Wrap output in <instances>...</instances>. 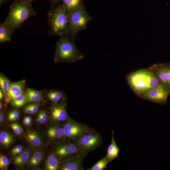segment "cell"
<instances>
[{
  "label": "cell",
  "instance_id": "cell-11",
  "mask_svg": "<svg viewBox=\"0 0 170 170\" xmlns=\"http://www.w3.org/2000/svg\"><path fill=\"white\" fill-rule=\"evenodd\" d=\"M149 68L160 82L168 83L170 86V62L156 63Z\"/></svg>",
  "mask_w": 170,
  "mask_h": 170
},
{
  "label": "cell",
  "instance_id": "cell-30",
  "mask_svg": "<svg viewBox=\"0 0 170 170\" xmlns=\"http://www.w3.org/2000/svg\"><path fill=\"white\" fill-rule=\"evenodd\" d=\"M27 93L35 95L42 94V92L41 91H38L36 90L28 88L26 91Z\"/></svg>",
  "mask_w": 170,
  "mask_h": 170
},
{
  "label": "cell",
  "instance_id": "cell-3",
  "mask_svg": "<svg viewBox=\"0 0 170 170\" xmlns=\"http://www.w3.org/2000/svg\"><path fill=\"white\" fill-rule=\"evenodd\" d=\"M84 58V56L68 35L62 36L56 45L54 61L56 63H73Z\"/></svg>",
  "mask_w": 170,
  "mask_h": 170
},
{
  "label": "cell",
  "instance_id": "cell-40",
  "mask_svg": "<svg viewBox=\"0 0 170 170\" xmlns=\"http://www.w3.org/2000/svg\"><path fill=\"white\" fill-rule=\"evenodd\" d=\"M16 125L19 131L20 135H22L23 132V129L22 127L16 122Z\"/></svg>",
  "mask_w": 170,
  "mask_h": 170
},
{
  "label": "cell",
  "instance_id": "cell-15",
  "mask_svg": "<svg viewBox=\"0 0 170 170\" xmlns=\"http://www.w3.org/2000/svg\"><path fill=\"white\" fill-rule=\"evenodd\" d=\"M36 149L29 147L24 151L20 155L13 156L12 158L13 164L19 169H22L27 164L29 160L34 151Z\"/></svg>",
  "mask_w": 170,
  "mask_h": 170
},
{
  "label": "cell",
  "instance_id": "cell-7",
  "mask_svg": "<svg viewBox=\"0 0 170 170\" xmlns=\"http://www.w3.org/2000/svg\"><path fill=\"white\" fill-rule=\"evenodd\" d=\"M52 152L61 162L78 156H86L73 141L67 139L54 142Z\"/></svg>",
  "mask_w": 170,
  "mask_h": 170
},
{
  "label": "cell",
  "instance_id": "cell-27",
  "mask_svg": "<svg viewBox=\"0 0 170 170\" xmlns=\"http://www.w3.org/2000/svg\"><path fill=\"white\" fill-rule=\"evenodd\" d=\"M10 164L8 158L5 156L0 154V168L1 170H7Z\"/></svg>",
  "mask_w": 170,
  "mask_h": 170
},
{
  "label": "cell",
  "instance_id": "cell-24",
  "mask_svg": "<svg viewBox=\"0 0 170 170\" xmlns=\"http://www.w3.org/2000/svg\"><path fill=\"white\" fill-rule=\"evenodd\" d=\"M62 4L68 13L84 4L83 0H62Z\"/></svg>",
  "mask_w": 170,
  "mask_h": 170
},
{
  "label": "cell",
  "instance_id": "cell-5",
  "mask_svg": "<svg viewBox=\"0 0 170 170\" xmlns=\"http://www.w3.org/2000/svg\"><path fill=\"white\" fill-rule=\"evenodd\" d=\"M68 36L73 40L80 31L84 29L92 19L87 11L84 4L68 14Z\"/></svg>",
  "mask_w": 170,
  "mask_h": 170
},
{
  "label": "cell",
  "instance_id": "cell-13",
  "mask_svg": "<svg viewBox=\"0 0 170 170\" xmlns=\"http://www.w3.org/2000/svg\"><path fill=\"white\" fill-rule=\"evenodd\" d=\"M85 156H78L61 161L59 170H82L83 161Z\"/></svg>",
  "mask_w": 170,
  "mask_h": 170
},
{
  "label": "cell",
  "instance_id": "cell-23",
  "mask_svg": "<svg viewBox=\"0 0 170 170\" xmlns=\"http://www.w3.org/2000/svg\"><path fill=\"white\" fill-rule=\"evenodd\" d=\"M47 98L52 102H58L63 100H65V93L61 91L52 90L46 93Z\"/></svg>",
  "mask_w": 170,
  "mask_h": 170
},
{
  "label": "cell",
  "instance_id": "cell-19",
  "mask_svg": "<svg viewBox=\"0 0 170 170\" xmlns=\"http://www.w3.org/2000/svg\"><path fill=\"white\" fill-rule=\"evenodd\" d=\"M61 161L52 152L49 154L44 163L45 169L47 170H59Z\"/></svg>",
  "mask_w": 170,
  "mask_h": 170
},
{
  "label": "cell",
  "instance_id": "cell-17",
  "mask_svg": "<svg viewBox=\"0 0 170 170\" xmlns=\"http://www.w3.org/2000/svg\"><path fill=\"white\" fill-rule=\"evenodd\" d=\"M111 142L107 148L106 156L109 162L118 157L120 150V149L117 145L115 140L113 130L111 131Z\"/></svg>",
  "mask_w": 170,
  "mask_h": 170
},
{
  "label": "cell",
  "instance_id": "cell-21",
  "mask_svg": "<svg viewBox=\"0 0 170 170\" xmlns=\"http://www.w3.org/2000/svg\"><path fill=\"white\" fill-rule=\"evenodd\" d=\"M45 152L42 150H38L34 152L31 156L27 163L30 167H35L39 165L43 159Z\"/></svg>",
  "mask_w": 170,
  "mask_h": 170
},
{
  "label": "cell",
  "instance_id": "cell-1",
  "mask_svg": "<svg viewBox=\"0 0 170 170\" xmlns=\"http://www.w3.org/2000/svg\"><path fill=\"white\" fill-rule=\"evenodd\" d=\"M126 78L130 88L137 96L160 82L149 67L131 72L127 75Z\"/></svg>",
  "mask_w": 170,
  "mask_h": 170
},
{
  "label": "cell",
  "instance_id": "cell-38",
  "mask_svg": "<svg viewBox=\"0 0 170 170\" xmlns=\"http://www.w3.org/2000/svg\"><path fill=\"white\" fill-rule=\"evenodd\" d=\"M24 150L23 148L20 149L12 153L11 154L13 156H18L21 154Z\"/></svg>",
  "mask_w": 170,
  "mask_h": 170
},
{
  "label": "cell",
  "instance_id": "cell-36",
  "mask_svg": "<svg viewBox=\"0 0 170 170\" xmlns=\"http://www.w3.org/2000/svg\"><path fill=\"white\" fill-rule=\"evenodd\" d=\"M23 148V147L22 145H17L14 147H13L10 151V153L11 154L13 152L16 151Z\"/></svg>",
  "mask_w": 170,
  "mask_h": 170
},
{
  "label": "cell",
  "instance_id": "cell-35",
  "mask_svg": "<svg viewBox=\"0 0 170 170\" xmlns=\"http://www.w3.org/2000/svg\"><path fill=\"white\" fill-rule=\"evenodd\" d=\"M36 121L40 124H44L47 121L42 117L39 114L38 115L37 117Z\"/></svg>",
  "mask_w": 170,
  "mask_h": 170
},
{
  "label": "cell",
  "instance_id": "cell-29",
  "mask_svg": "<svg viewBox=\"0 0 170 170\" xmlns=\"http://www.w3.org/2000/svg\"><path fill=\"white\" fill-rule=\"evenodd\" d=\"M32 110L34 113H37L39 109V105L37 102H34L28 105Z\"/></svg>",
  "mask_w": 170,
  "mask_h": 170
},
{
  "label": "cell",
  "instance_id": "cell-47",
  "mask_svg": "<svg viewBox=\"0 0 170 170\" xmlns=\"http://www.w3.org/2000/svg\"><path fill=\"white\" fill-rule=\"evenodd\" d=\"M26 117L28 119L32 118V116L30 115H28L27 116H26Z\"/></svg>",
  "mask_w": 170,
  "mask_h": 170
},
{
  "label": "cell",
  "instance_id": "cell-28",
  "mask_svg": "<svg viewBox=\"0 0 170 170\" xmlns=\"http://www.w3.org/2000/svg\"><path fill=\"white\" fill-rule=\"evenodd\" d=\"M29 95L28 103L32 102H40L44 101V99L42 94L35 95L28 94Z\"/></svg>",
  "mask_w": 170,
  "mask_h": 170
},
{
  "label": "cell",
  "instance_id": "cell-43",
  "mask_svg": "<svg viewBox=\"0 0 170 170\" xmlns=\"http://www.w3.org/2000/svg\"><path fill=\"white\" fill-rule=\"evenodd\" d=\"M25 3H31L32 2L36 0H18Z\"/></svg>",
  "mask_w": 170,
  "mask_h": 170
},
{
  "label": "cell",
  "instance_id": "cell-25",
  "mask_svg": "<svg viewBox=\"0 0 170 170\" xmlns=\"http://www.w3.org/2000/svg\"><path fill=\"white\" fill-rule=\"evenodd\" d=\"M10 83L8 79L5 75L1 73L0 86L4 96L5 101L6 103L9 102L10 101L7 97V93L9 88Z\"/></svg>",
  "mask_w": 170,
  "mask_h": 170
},
{
  "label": "cell",
  "instance_id": "cell-31",
  "mask_svg": "<svg viewBox=\"0 0 170 170\" xmlns=\"http://www.w3.org/2000/svg\"><path fill=\"white\" fill-rule=\"evenodd\" d=\"M42 117L47 121L49 119V117L47 111L44 110L40 111L38 114Z\"/></svg>",
  "mask_w": 170,
  "mask_h": 170
},
{
  "label": "cell",
  "instance_id": "cell-33",
  "mask_svg": "<svg viewBox=\"0 0 170 170\" xmlns=\"http://www.w3.org/2000/svg\"><path fill=\"white\" fill-rule=\"evenodd\" d=\"M9 126L13 129L14 133L17 135H20L19 133L16 125V122L12 123L9 124Z\"/></svg>",
  "mask_w": 170,
  "mask_h": 170
},
{
  "label": "cell",
  "instance_id": "cell-32",
  "mask_svg": "<svg viewBox=\"0 0 170 170\" xmlns=\"http://www.w3.org/2000/svg\"><path fill=\"white\" fill-rule=\"evenodd\" d=\"M24 112L27 114H35L29 106L28 105L25 106L23 108Z\"/></svg>",
  "mask_w": 170,
  "mask_h": 170
},
{
  "label": "cell",
  "instance_id": "cell-34",
  "mask_svg": "<svg viewBox=\"0 0 170 170\" xmlns=\"http://www.w3.org/2000/svg\"><path fill=\"white\" fill-rule=\"evenodd\" d=\"M20 112L19 110L15 109L10 111L8 114V117L20 115Z\"/></svg>",
  "mask_w": 170,
  "mask_h": 170
},
{
  "label": "cell",
  "instance_id": "cell-46",
  "mask_svg": "<svg viewBox=\"0 0 170 170\" xmlns=\"http://www.w3.org/2000/svg\"><path fill=\"white\" fill-rule=\"evenodd\" d=\"M28 121L31 122H33V119L32 118H31L30 119H28Z\"/></svg>",
  "mask_w": 170,
  "mask_h": 170
},
{
  "label": "cell",
  "instance_id": "cell-2",
  "mask_svg": "<svg viewBox=\"0 0 170 170\" xmlns=\"http://www.w3.org/2000/svg\"><path fill=\"white\" fill-rule=\"evenodd\" d=\"M36 14L31 3H25L14 0L4 22L14 31L20 28L25 21Z\"/></svg>",
  "mask_w": 170,
  "mask_h": 170
},
{
  "label": "cell",
  "instance_id": "cell-16",
  "mask_svg": "<svg viewBox=\"0 0 170 170\" xmlns=\"http://www.w3.org/2000/svg\"><path fill=\"white\" fill-rule=\"evenodd\" d=\"M26 81L22 80L14 82H10L7 97L9 100L24 93Z\"/></svg>",
  "mask_w": 170,
  "mask_h": 170
},
{
  "label": "cell",
  "instance_id": "cell-45",
  "mask_svg": "<svg viewBox=\"0 0 170 170\" xmlns=\"http://www.w3.org/2000/svg\"><path fill=\"white\" fill-rule=\"evenodd\" d=\"M3 104L1 102H0V109L2 110L3 107Z\"/></svg>",
  "mask_w": 170,
  "mask_h": 170
},
{
  "label": "cell",
  "instance_id": "cell-4",
  "mask_svg": "<svg viewBox=\"0 0 170 170\" xmlns=\"http://www.w3.org/2000/svg\"><path fill=\"white\" fill-rule=\"evenodd\" d=\"M47 16L49 35H68V14L62 4L50 9Z\"/></svg>",
  "mask_w": 170,
  "mask_h": 170
},
{
  "label": "cell",
  "instance_id": "cell-42",
  "mask_svg": "<svg viewBox=\"0 0 170 170\" xmlns=\"http://www.w3.org/2000/svg\"><path fill=\"white\" fill-rule=\"evenodd\" d=\"M23 123L26 126H30L31 125V122L28 121H25L23 120Z\"/></svg>",
  "mask_w": 170,
  "mask_h": 170
},
{
  "label": "cell",
  "instance_id": "cell-22",
  "mask_svg": "<svg viewBox=\"0 0 170 170\" xmlns=\"http://www.w3.org/2000/svg\"><path fill=\"white\" fill-rule=\"evenodd\" d=\"M28 100L29 95L26 92H25L13 99L10 100L9 102L10 105L14 108H18L28 103Z\"/></svg>",
  "mask_w": 170,
  "mask_h": 170
},
{
  "label": "cell",
  "instance_id": "cell-20",
  "mask_svg": "<svg viewBox=\"0 0 170 170\" xmlns=\"http://www.w3.org/2000/svg\"><path fill=\"white\" fill-rule=\"evenodd\" d=\"M14 135L10 132L3 130L0 133V143L3 148H8L14 143Z\"/></svg>",
  "mask_w": 170,
  "mask_h": 170
},
{
  "label": "cell",
  "instance_id": "cell-48",
  "mask_svg": "<svg viewBox=\"0 0 170 170\" xmlns=\"http://www.w3.org/2000/svg\"><path fill=\"white\" fill-rule=\"evenodd\" d=\"M54 2L56 3L58 2L60 0H52Z\"/></svg>",
  "mask_w": 170,
  "mask_h": 170
},
{
  "label": "cell",
  "instance_id": "cell-10",
  "mask_svg": "<svg viewBox=\"0 0 170 170\" xmlns=\"http://www.w3.org/2000/svg\"><path fill=\"white\" fill-rule=\"evenodd\" d=\"M66 100L52 102L49 107L50 116L48 120L50 123L59 124L65 122L69 116Z\"/></svg>",
  "mask_w": 170,
  "mask_h": 170
},
{
  "label": "cell",
  "instance_id": "cell-26",
  "mask_svg": "<svg viewBox=\"0 0 170 170\" xmlns=\"http://www.w3.org/2000/svg\"><path fill=\"white\" fill-rule=\"evenodd\" d=\"M109 162L106 156L98 161L91 167L87 168L88 170H103L105 169Z\"/></svg>",
  "mask_w": 170,
  "mask_h": 170
},
{
  "label": "cell",
  "instance_id": "cell-41",
  "mask_svg": "<svg viewBox=\"0 0 170 170\" xmlns=\"http://www.w3.org/2000/svg\"><path fill=\"white\" fill-rule=\"evenodd\" d=\"M0 99L1 101H5V97L2 90L0 89Z\"/></svg>",
  "mask_w": 170,
  "mask_h": 170
},
{
  "label": "cell",
  "instance_id": "cell-9",
  "mask_svg": "<svg viewBox=\"0 0 170 170\" xmlns=\"http://www.w3.org/2000/svg\"><path fill=\"white\" fill-rule=\"evenodd\" d=\"M65 138L71 140L75 139L90 128L77 122L70 116L63 124Z\"/></svg>",
  "mask_w": 170,
  "mask_h": 170
},
{
  "label": "cell",
  "instance_id": "cell-37",
  "mask_svg": "<svg viewBox=\"0 0 170 170\" xmlns=\"http://www.w3.org/2000/svg\"><path fill=\"white\" fill-rule=\"evenodd\" d=\"M5 116L4 112L1 110L0 112V122L1 124L3 122L5 119Z\"/></svg>",
  "mask_w": 170,
  "mask_h": 170
},
{
  "label": "cell",
  "instance_id": "cell-6",
  "mask_svg": "<svg viewBox=\"0 0 170 170\" xmlns=\"http://www.w3.org/2000/svg\"><path fill=\"white\" fill-rule=\"evenodd\" d=\"M72 140L86 156L103 144V139L100 133L91 128Z\"/></svg>",
  "mask_w": 170,
  "mask_h": 170
},
{
  "label": "cell",
  "instance_id": "cell-39",
  "mask_svg": "<svg viewBox=\"0 0 170 170\" xmlns=\"http://www.w3.org/2000/svg\"><path fill=\"white\" fill-rule=\"evenodd\" d=\"M8 120L11 121H14L18 120L20 118V115L8 117Z\"/></svg>",
  "mask_w": 170,
  "mask_h": 170
},
{
  "label": "cell",
  "instance_id": "cell-18",
  "mask_svg": "<svg viewBox=\"0 0 170 170\" xmlns=\"http://www.w3.org/2000/svg\"><path fill=\"white\" fill-rule=\"evenodd\" d=\"M13 30L5 22L0 24V43H3L12 40Z\"/></svg>",
  "mask_w": 170,
  "mask_h": 170
},
{
  "label": "cell",
  "instance_id": "cell-44",
  "mask_svg": "<svg viewBox=\"0 0 170 170\" xmlns=\"http://www.w3.org/2000/svg\"><path fill=\"white\" fill-rule=\"evenodd\" d=\"M9 0H0V6L3 3H5L6 2L8 1Z\"/></svg>",
  "mask_w": 170,
  "mask_h": 170
},
{
  "label": "cell",
  "instance_id": "cell-14",
  "mask_svg": "<svg viewBox=\"0 0 170 170\" xmlns=\"http://www.w3.org/2000/svg\"><path fill=\"white\" fill-rule=\"evenodd\" d=\"M51 124L45 131L49 140L54 143L65 139L64 132L63 124Z\"/></svg>",
  "mask_w": 170,
  "mask_h": 170
},
{
  "label": "cell",
  "instance_id": "cell-8",
  "mask_svg": "<svg viewBox=\"0 0 170 170\" xmlns=\"http://www.w3.org/2000/svg\"><path fill=\"white\" fill-rule=\"evenodd\" d=\"M170 94V85L167 83L160 82L138 97L153 103L163 105L167 103Z\"/></svg>",
  "mask_w": 170,
  "mask_h": 170
},
{
  "label": "cell",
  "instance_id": "cell-12",
  "mask_svg": "<svg viewBox=\"0 0 170 170\" xmlns=\"http://www.w3.org/2000/svg\"><path fill=\"white\" fill-rule=\"evenodd\" d=\"M24 138L29 147L39 148L42 147L45 144L44 139L42 135L34 130H27L24 134Z\"/></svg>",
  "mask_w": 170,
  "mask_h": 170
}]
</instances>
